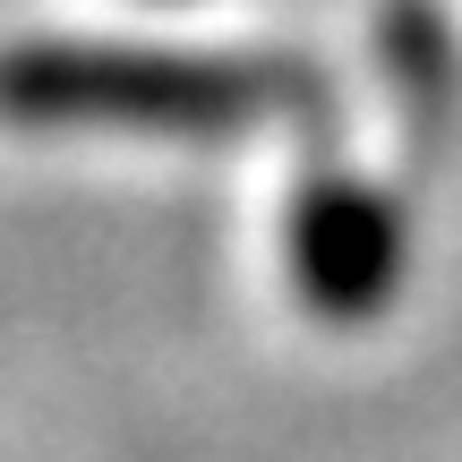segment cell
Returning <instances> with one entry per match:
<instances>
[{"label":"cell","instance_id":"6da1fadb","mask_svg":"<svg viewBox=\"0 0 462 462\" xmlns=\"http://www.w3.org/2000/svg\"><path fill=\"white\" fill-rule=\"evenodd\" d=\"M274 78L240 60L180 51H103V43H17L0 51L9 120H95V129H231L265 112Z\"/></svg>","mask_w":462,"mask_h":462},{"label":"cell","instance_id":"7a4b0ae2","mask_svg":"<svg viewBox=\"0 0 462 462\" xmlns=\"http://www.w3.org/2000/svg\"><path fill=\"white\" fill-rule=\"evenodd\" d=\"M300 265H309V282L326 300H368L385 282V265H394V223H385V206L368 198V189H334V198L309 206V223H300Z\"/></svg>","mask_w":462,"mask_h":462}]
</instances>
